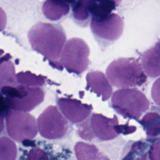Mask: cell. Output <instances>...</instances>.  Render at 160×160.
I'll list each match as a JSON object with an SVG mask.
<instances>
[{
    "label": "cell",
    "mask_w": 160,
    "mask_h": 160,
    "mask_svg": "<svg viewBox=\"0 0 160 160\" xmlns=\"http://www.w3.org/2000/svg\"><path fill=\"white\" fill-rule=\"evenodd\" d=\"M28 38L32 49L42 54L53 68L63 69L59 59L66 36L61 25L38 22L29 30Z\"/></svg>",
    "instance_id": "1"
},
{
    "label": "cell",
    "mask_w": 160,
    "mask_h": 160,
    "mask_svg": "<svg viewBox=\"0 0 160 160\" xmlns=\"http://www.w3.org/2000/svg\"><path fill=\"white\" fill-rule=\"evenodd\" d=\"M106 76L112 86L121 89L139 86L147 81L141 64L134 58L114 60L106 69Z\"/></svg>",
    "instance_id": "2"
},
{
    "label": "cell",
    "mask_w": 160,
    "mask_h": 160,
    "mask_svg": "<svg viewBox=\"0 0 160 160\" xmlns=\"http://www.w3.org/2000/svg\"><path fill=\"white\" fill-rule=\"evenodd\" d=\"M113 109L121 116L135 120L149 107V101L141 91L135 88H124L116 91L111 98Z\"/></svg>",
    "instance_id": "3"
},
{
    "label": "cell",
    "mask_w": 160,
    "mask_h": 160,
    "mask_svg": "<svg viewBox=\"0 0 160 160\" xmlns=\"http://www.w3.org/2000/svg\"><path fill=\"white\" fill-rule=\"evenodd\" d=\"M0 92L7 98L11 109L27 112L40 104L44 99V91L40 87L18 84L5 86Z\"/></svg>",
    "instance_id": "4"
},
{
    "label": "cell",
    "mask_w": 160,
    "mask_h": 160,
    "mask_svg": "<svg viewBox=\"0 0 160 160\" xmlns=\"http://www.w3.org/2000/svg\"><path fill=\"white\" fill-rule=\"evenodd\" d=\"M89 53V48L84 40L73 38L66 42L59 61L69 72L79 75L88 68Z\"/></svg>",
    "instance_id": "5"
},
{
    "label": "cell",
    "mask_w": 160,
    "mask_h": 160,
    "mask_svg": "<svg viewBox=\"0 0 160 160\" xmlns=\"http://www.w3.org/2000/svg\"><path fill=\"white\" fill-rule=\"evenodd\" d=\"M69 149L44 141L27 140L19 147L18 160H71Z\"/></svg>",
    "instance_id": "6"
},
{
    "label": "cell",
    "mask_w": 160,
    "mask_h": 160,
    "mask_svg": "<svg viewBox=\"0 0 160 160\" xmlns=\"http://www.w3.org/2000/svg\"><path fill=\"white\" fill-rule=\"evenodd\" d=\"M118 124L119 121L116 116L108 118L101 114L93 113L89 121L81 124L78 129V134L84 140L91 141L96 137L101 141H109L119 135Z\"/></svg>",
    "instance_id": "7"
},
{
    "label": "cell",
    "mask_w": 160,
    "mask_h": 160,
    "mask_svg": "<svg viewBox=\"0 0 160 160\" xmlns=\"http://www.w3.org/2000/svg\"><path fill=\"white\" fill-rule=\"evenodd\" d=\"M5 118L7 132L13 140L22 142L36 137L38 124L31 114L10 109Z\"/></svg>",
    "instance_id": "8"
},
{
    "label": "cell",
    "mask_w": 160,
    "mask_h": 160,
    "mask_svg": "<svg viewBox=\"0 0 160 160\" xmlns=\"http://www.w3.org/2000/svg\"><path fill=\"white\" fill-rule=\"evenodd\" d=\"M92 33L101 48H106L118 40L122 34L124 22L116 13L104 18H92L90 21Z\"/></svg>",
    "instance_id": "9"
},
{
    "label": "cell",
    "mask_w": 160,
    "mask_h": 160,
    "mask_svg": "<svg viewBox=\"0 0 160 160\" xmlns=\"http://www.w3.org/2000/svg\"><path fill=\"white\" fill-rule=\"evenodd\" d=\"M40 134L48 139H58L67 133L66 119L55 106H49L39 116L37 121Z\"/></svg>",
    "instance_id": "10"
},
{
    "label": "cell",
    "mask_w": 160,
    "mask_h": 160,
    "mask_svg": "<svg viewBox=\"0 0 160 160\" xmlns=\"http://www.w3.org/2000/svg\"><path fill=\"white\" fill-rule=\"evenodd\" d=\"M57 104L64 117L72 123L84 121L92 111L91 106L71 98H60Z\"/></svg>",
    "instance_id": "11"
},
{
    "label": "cell",
    "mask_w": 160,
    "mask_h": 160,
    "mask_svg": "<svg viewBox=\"0 0 160 160\" xmlns=\"http://www.w3.org/2000/svg\"><path fill=\"white\" fill-rule=\"evenodd\" d=\"M86 89L91 90L98 96H101L103 101L109 99L112 92V88L101 71H91L86 74Z\"/></svg>",
    "instance_id": "12"
},
{
    "label": "cell",
    "mask_w": 160,
    "mask_h": 160,
    "mask_svg": "<svg viewBox=\"0 0 160 160\" xmlns=\"http://www.w3.org/2000/svg\"><path fill=\"white\" fill-rule=\"evenodd\" d=\"M141 63L147 76L153 78L160 76V41L143 53Z\"/></svg>",
    "instance_id": "13"
},
{
    "label": "cell",
    "mask_w": 160,
    "mask_h": 160,
    "mask_svg": "<svg viewBox=\"0 0 160 160\" xmlns=\"http://www.w3.org/2000/svg\"><path fill=\"white\" fill-rule=\"evenodd\" d=\"M71 6L60 0H46L42 6V11L45 17L51 21H58L66 16Z\"/></svg>",
    "instance_id": "14"
},
{
    "label": "cell",
    "mask_w": 160,
    "mask_h": 160,
    "mask_svg": "<svg viewBox=\"0 0 160 160\" xmlns=\"http://www.w3.org/2000/svg\"><path fill=\"white\" fill-rule=\"evenodd\" d=\"M18 84L14 65L11 61V56L7 54L0 58V91L5 86Z\"/></svg>",
    "instance_id": "15"
},
{
    "label": "cell",
    "mask_w": 160,
    "mask_h": 160,
    "mask_svg": "<svg viewBox=\"0 0 160 160\" xmlns=\"http://www.w3.org/2000/svg\"><path fill=\"white\" fill-rule=\"evenodd\" d=\"M77 160H110L94 144L78 142L74 146Z\"/></svg>",
    "instance_id": "16"
},
{
    "label": "cell",
    "mask_w": 160,
    "mask_h": 160,
    "mask_svg": "<svg viewBox=\"0 0 160 160\" xmlns=\"http://www.w3.org/2000/svg\"><path fill=\"white\" fill-rule=\"evenodd\" d=\"M118 6L115 0H88V9L91 18L106 17Z\"/></svg>",
    "instance_id": "17"
},
{
    "label": "cell",
    "mask_w": 160,
    "mask_h": 160,
    "mask_svg": "<svg viewBox=\"0 0 160 160\" xmlns=\"http://www.w3.org/2000/svg\"><path fill=\"white\" fill-rule=\"evenodd\" d=\"M138 121L148 137L153 138L160 135L159 113L154 111L148 112Z\"/></svg>",
    "instance_id": "18"
},
{
    "label": "cell",
    "mask_w": 160,
    "mask_h": 160,
    "mask_svg": "<svg viewBox=\"0 0 160 160\" xmlns=\"http://www.w3.org/2000/svg\"><path fill=\"white\" fill-rule=\"evenodd\" d=\"M149 149L148 144L144 141L133 142L124 154L121 160H148Z\"/></svg>",
    "instance_id": "19"
},
{
    "label": "cell",
    "mask_w": 160,
    "mask_h": 160,
    "mask_svg": "<svg viewBox=\"0 0 160 160\" xmlns=\"http://www.w3.org/2000/svg\"><path fill=\"white\" fill-rule=\"evenodd\" d=\"M71 7L74 22L81 27H86L91 19L88 9V0H78Z\"/></svg>",
    "instance_id": "20"
},
{
    "label": "cell",
    "mask_w": 160,
    "mask_h": 160,
    "mask_svg": "<svg viewBox=\"0 0 160 160\" xmlns=\"http://www.w3.org/2000/svg\"><path fill=\"white\" fill-rule=\"evenodd\" d=\"M16 79L18 84L30 87H41L46 82V77L42 75H36L29 71H22L17 73Z\"/></svg>",
    "instance_id": "21"
},
{
    "label": "cell",
    "mask_w": 160,
    "mask_h": 160,
    "mask_svg": "<svg viewBox=\"0 0 160 160\" xmlns=\"http://www.w3.org/2000/svg\"><path fill=\"white\" fill-rule=\"evenodd\" d=\"M18 148L14 142L6 136L0 137V160H16Z\"/></svg>",
    "instance_id": "22"
},
{
    "label": "cell",
    "mask_w": 160,
    "mask_h": 160,
    "mask_svg": "<svg viewBox=\"0 0 160 160\" xmlns=\"http://www.w3.org/2000/svg\"><path fill=\"white\" fill-rule=\"evenodd\" d=\"M151 97L155 103L160 106V78L156 80L152 86Z\"/></svg>",
    "instance_id": "23"
},
{
    "label": "cell",
    "mask_w": 160,
    "mask_h": 160,
    "mask_svg": "<svg viewBox=\"0 0 160 160\" xmlns=\"http://www.w3.org/2000/svg\"><path fill=\"white\" fill-rule=\"evenodd\" d=\"M150 160H160V139L156 141L149 149Z\"/></svg>",
    "instance_id": "24"
},
{
    "label": "cell",
    "mask_w": 160,
    "mask_h": 160,
    "mask_svg": "<svg viewBox=\"0 0 160 160\" xmlns=\"http://www.w3.org/2000/svg\"><path fill=\"white\" fill-rule=\"evenodd\" d=\"M10 109V106L7 98L0 92V116L5 117Z\"/></svg>",
    "instance_id": "25"
},
{
    "label": "cell",
    "mask_w": 160,
    "mask_h": 160,
    "mask_svg": "<svg viewBox=\"0 0 160 160\" xmlns=\"http://www.w3.org/2000/svg\"><path fill=\"white\" fill-rule=\"evenodd\" d=\"M136 128L134 126H131L128 124H118V131L119 134H129L133 133L136 131Z\"/></svg>",
    "instance_id": "26"
},
{
    "label": "cell",
    "mask_w": 160,
    "mask_h": 160,
    "mask_svg": "<svg viewBox=\"0 0 160 160\" xmlns=\"http://www.w3.org/2000/svg\"><path fill=\"white\" fill-rule=\"evenodd\" d=\"M7 17L4 11L0 7V31H3L6 26Z\"/></svg>",
    "instance_id": "27"
},
{
    "label": "cell",
    "mask_w": 160,
    "mask_h": 160,
    "mask_svg": "<svg viewBox=\"0 0 160 160\" xmlns=\"http://www.w3.org/2000/svg\"><path fill=\"white\" fill-rule=\"evenodd\" d=\"M5 117L2 116H0V134L2 132L4 128V119Z\"/></svg>",
    "instance_id": "28"
},
{
    "label": "cell",
    "mask_w": 160,
    "mask_h": 160,
    "mask_svg": "<svg viewBox=\"0 0 160 160\" xmlns=\"http://www.w3.org/2000/svg\"><path fill=\"white\" fill-rule=\"evenodd\" d=\"M115 1H116V3L118 4V5H119V4H120V2H121V1H122V0H115Z\"/></svg>",
    "instance_id": "29"
},
{
    "label": "cell",
    "mask_w": 160,
    "mask_h": 160,
    "mask_svg": "<svg viewBox=\"0 0 160 160\" xmlns=\"http://www.w3.org/2000/svg\"><path fill=\"white\" fill-rule=\"evenodd\" d=\"M3 54H4V51L0 49V56H1V55Z\"/></svg>",
    "instance_id": "30"
},
{
    "label": "cell",
    "mask_w": 160,
    "mask_h": 160,
    "mask_svg": "<svg viewBox=\"0 0 160 160\" xmlns=\"http://www.w3.org/2000/svg\"><path fill=\"white\" fill-rule=\"evenodd\" d=\"M73 1H74V3H75V2H76V1H78V0H73Z\"/></svg>",
    "instance_id": "31"
}]
</instances>
